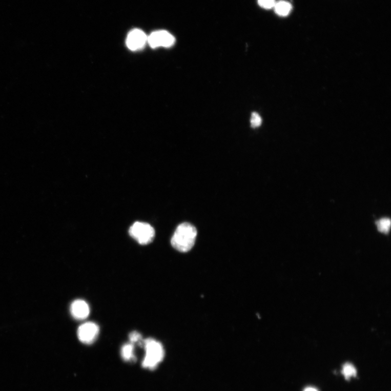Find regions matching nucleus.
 <instances>
[{
  "label": "nucleus",
  "instance_id": "7ed1b4c3",
  "mask_svg": "<svg viewBox=\"0 0 391 391\" xmlns=\"http://www.w3.org/2000/svg\"><path fill=\"white\" fill-rule=\"evenodd\" d=\"M129 234L139 243L145 245L153 241L155 231L149 223L136 222L131 226Z\"/></svg>",
  "mask_w": 391,
  "mask_h": 391
},
{
  "label": "nucleus",
  "instance_id": "1a4fd4ad",
  "mask_svg": "<svg viewBox=\"0 0 391 391\" xmlns=\"http://www.w3.org/2000/svg\"><path fill=\"white\" fill-rule=\"evenodd\" d=\"M134 344L132 343L124 344L121 349V356L126 361H135Z\"/></svg>",
  "mask_w": 391,
  "mask_h": 391
},
{
  "label": "nucleus",
  "instance_id": "f03ea898",
  "mask_svg": "<svg viewBox=\"0 0 391 391\" xmlns=\"http://www.w3.org/2000/svg\"><path fill=\"white\" fill-rule=\"evenodd\" d=\"M142 346L146 354L142 365L145 368L155 369L164 357V349L162 344L153 339H148L143 341Z\"/></svg>",
  "mask_w": 391,
  "mask_h": 391
},
{
  "label": "nucleus",
  "instance_id": "f8f14e48",
  "mask_svg": "<svg viewBox=\"0 0 391 391\" xmlns=\"http://www.w3.org/2000/svg\"><path fill=\"white\" fill-rule=\"evenodd\" d=\"M130 342L134 344L137 343L141 346L143 345V340L141 335L137 332H132L129 336Z\"/></svg>",
  "mask_w": 391,
  "mask_h": 391
},
{
  "label": "nucleus",
  "instance_id": "423d86ee",
  "mask_svg": "<svg viewBox=\"0 0 391 391\" xmlns=\"http://www.w3.org/2000/svg\"><path fill=\"white\" fill-rule=\"evenodd\" d=\"M148 36L142 31L135 29L131 31L127 36V46L132 51L142 49L148 42Z\"/></svg>",
  "mask_w": 391,
  "mask_h": 391
},
{
  "label": "nucleus",
  "instance_id": "4468645a",
  "mask_svg": "<svg viewBox=\"0 0 391 391\" xmlns=\"http://www.w3.org/2000/svg\"><path fill=\"white\" fill-rule=\"evenodd\" d=\"M259 5L265 9H271L274 8L276 2L275 0H258Z\"/></svg>",
  "mask_w": 391,
  "mask_h": 391
},
{
  "label": "nucleus",
  "instance_id": "2eb2a0df",
  "mask_svg": "<svg viewBox=\"0 0 391 391\" xmlns=\"http://www.w3.org/2000/svg\"><path fill=\"white\" fill-rule=\"evenodd\" d=\"M304 391H318V390L314 387H308L305 388Z\"/></svg>",
  "mask_w": 391,
  "mask_h": 391
},
{
  "label": "nucleus",
  "instance_id": "20e7f679",
  "mask_svg": "<svg viewBox=\"0 0 391 391\" xmlns=\"http://www.w3.org/2000/svg\"><path fill=\"white\" fill-rule=\"evenodd\" d=\"M148 42L152 48H169L175 44V38L166 31H158L152 33L148 38Z\"/></svg>",
  "mask_w": 391,
  "mask_h": 391
},
{
  "label": "nucleus",
  "instance_id": "6e6552de",
  "mask_svg": "<svg viewBox=\"0 0 391 391\" xmlns=\"http://www.w3.org/2000/svg\"><path fill=\"white\" fill-rule=\"evenodd\" d=\"M274 8L276 13L281 16L288 15L292 10V5L285 1L276 3Z\"/></svg>",
  "mask_w": 391,
  "mask_h": 391
},
{
  "label": "nucleus",
  "instance_id": "39448f33",
  "mask_svg": "<svg viewBox=\"0 0 391 391\" xmlns=\"http://www.w3.org/2000/svg\"><path fill=\"white\" fill-rule=\"evenodd\" d=\"M99 328L98 325L93 322H87L81 324L78 330V338L81 342L92 344L97 339Z\"/></svg>",
  "mask_w": 391,
  "mask_h": 391
},
{
  "label": "nucleus",
  "instance_id": "f257e3e1",
  "mask_svg": "<svg viewBox=\"0 0 391 391\" xmlns=\"http://www.w3.org/2000/svg\"><path fill=\"white\" fill-rule=\"evenodd\" d=\"M197 231L192 224L185 222L179 224L171 238L172 247L180 252H187L194 247Z\"/></svg>",
  "mask_w": 391,
  "mask_h": 391
},
{
  "label": "nucleus",
  "instance_id": "0eeeda50",
  "mask_svg": "<svg viewBox=\"0 0 391 391\" xmlns=\"http://www.w3.org/2000/svg\"><path fill=\"white\" fill-rule=\"evenodd\" d=\"M70 312L72 316L77 320H84L90 314V308L88 303L84 300H76L71 304Z\"/></svg>",
  "mask_w": 391,
  "mask_h": 391
},
{
  "label": "nucleus",
  "instance_id": "9b49d317",
  "mask_svg": "<svg viewBox=\"0 0 391 391\" xmlns=\"http://www.w3.org/2000/svg\"><path fill=\"white\" fill-rule=\"evenodd\" d=\"M378 230L381 233H388L390 230V221L387 218H384L377 222Z\"/></svg>",
  "mask_w": 391,
  "mask_h": 391
},
{
  "label": "nucleus",
  "instance_id": "9d476101",
  "mask_svg": "<svg viewBox=\"0 0 391 391\" xmlns=\"http://www.w3.org/2000/svg\"><path fill=\"white\" fill-rule=\"evenodd\" d=\"M342 374L345 379L349 380L352 377H356L357 371L356 368L350 363H345L343 365Z\"/></svg>",
  "mask_w": 391,
  "mask_h": 391
},
{
  "label": "nucleus",
  "instance_id": "ddd939ff",
  "mask_svg": "<svg viewBox=\"0 0 391 391\" xmlns=\"http://www.w3.org/2000/svg\"><path fill=\"white\" fill-rule=\"evenodd\" d=\"M262 123V119L260 115L257 113H253L251 118V126L253 128H257L259 127Z\"/></svg>",
  "mask_w": 391,
  "mask_h": 391
}]
</instances>
